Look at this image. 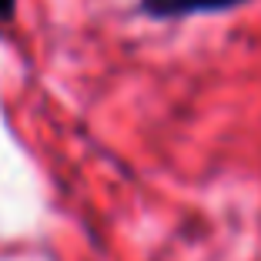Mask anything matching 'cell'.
<instances>
[{"label":"cell","mask_w":261,"mask_h":261,"mask_svg":"<svg viewBox=\"0 0 261 261\" xmlns=\"http://www.w3.org/2000/svg\"><path fill=\"white\" fill-rule=\"evenodd\" d=\"M14 7H17V0H0V20H10Z\"/></svg>","instance_id":"obj_2"},{"label":"cell","mask_w":261,"mask_h":261,"mask_svg":"<svg viewBox=\"0 0 261 261\" xmlns=\"http://www.w3.org/2000/svg\"><path fill=\"white\" fill-rule=\"evenodd\" d=\"M245 0H141V10L154 20H177L191 14H215V10L241 7Z\"/></svg>","instance_id":"obj_1"}]
</instances>
